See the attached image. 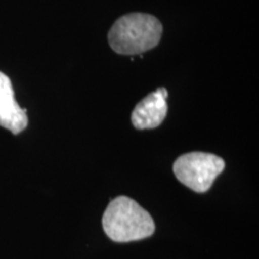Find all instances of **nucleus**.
<instances>
[{
	"label": "nucleus",
	"instance_id": "obj_3",
	"mask_svg": "<svg viewBox=\"0 0 259 259\" xmlns=\"http://www.w3.org/2000/svg\"><path fill=\"white\" fill-rule=\"evenodd\" d=\"M223 158L209 153H189L181 155L173 164V171L181 184L194 192L204 193L225 169Z\"/></svg>",
	"mask_w": 259,
	"mask_h": 259
},
{
	"label": "nucleus",
	"instance_id": "obj_5",
	"mask_svg": "<svg viewBox=\"0 0 259 259\" xmlns=\"http://www.w3.org/2000/svg\"><path fill=\"white\" fill-rule=\"evenodd\" d=\"M0 126L14 135L21 134L28 126L27 109L16 102L11 80L0 72Z\"/></svg>",
	"mask_w": 259,
	"mask_h": 259
},
{
	"label": "nucleus",
	"instance_id": "obj_2",
	"mask_svg": "<svg viewBox=\"0 0 259 259\" xmlns=\"http://www.w3.org/2000/svg\"><path fill=\"white\" fill-rule=\"evenodd\" d=\"M162 36V24L147 14L122 16L108 32L112 50L124 56H136L156 47Z\"/></svg>",
	"mask_w": 259,
	"mask_h": 259
},
{
	"label": "nucleus",
	"instance_id": "obj_1",
	"mask_svg": "<svg viewBox=\"0 0 259 259\" xmlns=\"http://www.w3.org/2000/svg\"><path fill=\"white\" fill-rule=\"evenodd\" d=\"M103 231L115 242L143 240L154 234L155 222L147 210L128 197H116L102 218Z\"/></svg>",
	"mask_w": 259,
	"mask_h": 259
},
{
	"label": "nucleus",
	"instance_id": "obj_4",
	"mask_svg": "<svg viewBox=\"0 0 259 259\" xmlns=\"http://www.w3.org/2000/svg\"><path fill=\"white\" fill-rule=\"evenodd\" d=\"M168 92L166 88H158L156 92L144 97L132 112L131 120L136 128H155L162 124L167 115Z\"/></svg>",
	"mask_w": 259,
	"mask_h": 259
}]
</instances>
